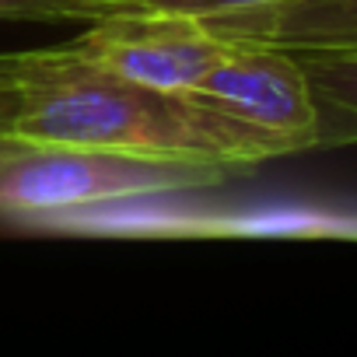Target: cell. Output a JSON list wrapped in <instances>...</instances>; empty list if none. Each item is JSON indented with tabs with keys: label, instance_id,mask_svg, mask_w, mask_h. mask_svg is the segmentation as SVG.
<instances>
[{
	"label": "cell",
	"instance_id": "cell-1",
	"mask_svg": "<svg viewBox=\"0 0 357 357\" xmlns=\"http://www.w3.org/2000/svg\"><path fill=\"white\" fill-rule=\"evenodd\" d=\"M11 137L32 147H109L154 158L211 161L249 172L287 154L273 137L183 95L130 84L67 63L56 46L43 50L25 84Z\"/></svg>",
	"mask_w": 357,
	"mask_h": 357
},
{
	"label": "cell",
	"instance_id": "cell-2",
	"mask_svg": "<svg viewBox=\"0 0 357 357\" xmlns=\"http://www.w3.org/2000/svg\"><path fill=\"white\" fill-rule=\"evenodd\" d=\"M231 175L238 172L186 158L109 147H29L8 168H0V221L36 228L67 211L214 190Z\"/></svg>",
	"mask_w": 357,
	"mask_h": 357
},
{
	"label": "cell",
	"instance_id": "cell-3",
	"mask_svg": "<svg viewBox=\"0 0 357 357\" xmlns=\"http://www.w3.org/2000/svg\"><path fill=\"white\" fill-rule=\"evenodd\" d=\"M228 50L231 39L218 36L207 22L154 8L109 15L91 22L81 39L56 46L74 67L183 95L193 91Z\"/></svg>",
	"mask_w": 357,
	"mask_h": 357
},
{
	"label": "cell",
	"instance_id": "cell-4",
	"mask_svg": "<svg viewBox=\"0 0 357 357\" xmlns=\"http://www.w3.org/2000/svg\"><path fill=\"white\" fill-rule=\"evenodd\" d=\"M36 228L116 238H357V214L298 204L252 211H172L154 207L151 197L67 211Z\"/></svg>",
	"mask_w": 357,
	"mask_h": 357
},
{
	"label": "cell",
	"instance_id": "cell-5",
	"mask_svg": "<svg viewBox=\"0 0 357 357\" xmlns=\"http://www.w3.org/2000/svg\"><path fill=\"white\" fill-rule=\"evenodd\" d=\"M190 98L273 137L294 151L319 147V105L301 60L266 43H231Z\"/></svg>",
	"mask_w": 357,
	"mask_h": 357
},
{
	"label": "cell",
	"instance_id": "cell-6",
	"mask_svg": "<svg viewBox=\"0 0 357 357\" xmlns=\"http://www.w3.org/2000/svg\"><path fill=\"white\" fill-rule=\"evenodd\" d=\"M231 43H266L280 50L357 46V0H280L207 22Z\"/></svg>",
	"mask_w": 357,
	"mask_h": 357
},
{
	"label": "cell",
	"instance_id": "cell-7",
	"mask_svg": "<svg viewBox=\"0 0 357 357\" xmlns=\"http://www.w3.org/2000/svg\"><path fill=\"white\" fill-rule=\"evenodd\" d=\"M319 105V144L357 137V46L291 50Z\"/></svg>",
	"mask_w": 357,
	"mask_h": 357
},
{
	"label": "cell",
	"instance_id": "cell-8",
	"mask_svg": "<svg viewBox=\"0 0 357 357\" xmlns=\"http://www.w3.org/2000/svg\"><path fill=\"white\" fill-rule=\"evenodd\" d=\"M144 8L140 0H0V22H102L119 11Z\"/></svg>",
	"mask_w": 357,
	"mask_h": 357
},
{
	"label": "cell",
	"instance_id": "cell-9",
	"mask_svg": "<svg viewBox=\"0 0 357 357\" xmlns=\"http://www.w3.org/2000/svg\"><path fill=\"white\" fill-rule=\"evenodd\" d=\"M140 4L144 8H154V11H175V15H190V18L211 22V18H221V15L280 4V0H140Z\"/></svg>",
	"mask_w": 357,
	"mask_h": 357
},
{
	"label": "cell",
	"instance_id": "cell-10",
	"mask_svg": "<svg viewBox=\"0 0 357 357\" xmlns=\"http://www.w3.org/2000/svg\"><path fill=\"white\" fill-rule=\"evenodd\" d=\"M43 50L25 53H0V84H29V77L39 70Z\"/></svg>",
	"mask_w": 357,
	"mask_h": 357
},
{
	"label": "cell",
	"instance_id": "cell-11",
	"mask_svg": "<svg viewBox=\"0 0 357 357\" xmlns=\"http://www.w3.org/2000/svg\"><path fill=\"white\" fill-rule=\"evenodd\" d=\"M22 102H25V84H0V133H11Z\"/></svg>",
	"mask_w": 357,
	"mask_h": 357
},
{
	"label": "cell",
	"instance_id": "cell-12",
	"mask_svg": "<svg viewBox=\"0 0 357 357\" xmlns=\"http://www.w3.org/2000/svg\"><path fill=\"white\" fill-rule=\"evenodd\" d=\"M32 144H25V140H18V137H11V133H0V168H8L15 158H22L25 151H29Z\"/></svg>",
	"mask_w": 357,
	"mask_h": 357
}]
</instances>
